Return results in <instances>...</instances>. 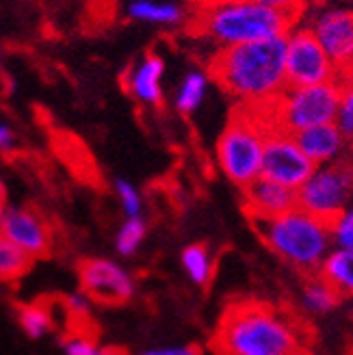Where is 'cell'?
<instances>
[{"mask_svg":"<svg viewBox=\"0 0 353 355\" xmlns=\"http://www.w3.org/2000/svg\"><path fill=\"white\" fill-rule=\"evenodd\" d=\"M213 351L217 355H308V336L286 310L241 299L223 310Z\"/></svg>","mask_w":353,"mask_h":355,"instance_id":"1","label":"cell"},{"mask_svg":"<svg viewBox=\"0 0 353 355\" xmlns=\"http://www.w3.org/2000/svg\"><path fill=\"white\" fill-rule=\"evenodd\" d=\"M213 76L241 106L267 111L286 92V35L275 40L221 48Z\"/></svg>","mask_w":353,"mask_h":355,"instance_id":"2","label":"cell"},{"mask_svg":"<svg viewBox=\"0 0 353 355\" xmlns=\"http://www.w3.org/2000/svg\"><path fill=\"white\" fill-rule=\"evenodd\" d=\"M295 20L262 0H206L196 17L200 35L219 50L284 37Z\"/></svg>","mask_w":353,"mask_h":355,"instance_id":"3","label":"cell"},{"mask_svg":"<svg viewBox=\"0 0 353 355\" xmlns=\"http://www.w3.org/2000/svg\"><path fill=\"white\" fill-rule=\"evenodd\" d=\"M252 223L269 250L299 271L321 269L332 252L329 223L299 206L271 219H252Z\"/></svg>","mask_w":353,"mask_h":355,"instance_id":"4","label":"cell"},{"mask_svg":"<svg viewBox=\"0 0 353 355\" xmlns=\"http://www.w3.org/2000/svg\"><path fill=\"white\" fill-rule=\"evenodd\" d=\"M269 123L260 111L241 109L217 141V165L223 175L236 187L245 189L262 175L264 141H267Z\"/></svg>","mask_w":353,"mask_h":355,"instance_id":"5","label":"cell"},{"mask_svg":"<svg viewBox=\"0 0 353 355\" xmlns=\"http://www.w3.org/2000/svg\"><path fill=\"white\" fill-rule=\"evenodd\" d=\"M341 102V78L304 85V87H286L267 111H260L269 128L284 130L289 135H297L321 123H334L338 115Z\"/></svg>","mask_w":353,"mask_h":355,"instance_id":"6","label":"cell"},{"mask_svg":"<svg viewBox=\"0 0 353 355\" xmlns=\"http://www.w3.org/2000/svg\"><path fill=\"white\" fill-rule=\"evenodd\" d=\"M353 204V165L336 161L314 167L308 180L297 189V206L323 221H334Z\"/></svg>","mask_w":353,"mask_h":355,"instance_id":"7","label":"cell"},{"mask_svg":"<svg viewBox=\"0 0 353 355\" xmlns=\"http://www.w3.org/2000/svg\"><path fill=\"white\" fill-rule=\"evenodd\" d=\"M286 78L291 87L338 80V69L325 55L308 26H293L286 33Z\"/></svg>","mask_w":353,"mask_h":355,"instance_id":"8","label":"cell"},{"mask_svg":"<svg viewBox=\"0 0 353 355\" xmlns=\"http://www.w3.org/2000/svg\"><path fill=\"white\" fill-rule=\"evenodd\" d=\"M312 171H314V163L299 148L295 135L269 128L267 141H264L262 175L297 191L308 180Z\"/></svg>","mask_w":353,"mask_h":355,"instance_id":"9","label":"cell"},{"mask_svg":"<svg viewBox=\"0 0 353 355\" xmlns=\"http://www.w3.org/2000/svg\"><path fill=\"white\" fill-rule=\"evenodd\" d=\"M80 288L92 301L121 306L135 295V279L123 266L109 258H87L78 266Z\"/></svg>","mask_w":353,"mask_h":355,"instance_id":"10","label":"cell"},{"mask_svg":"<svg viewBox=\"0 0 353 355\" xmlns=\"http://www.w3.org/2000/svg\"><path fill=\"white\" fill-rule=\"evenodd\" d=\"M316 42L332 59L338 76L353 74V11L349 9H321L308 24Z\"/></svg>","mask_w":353,"mask_h":355,"instance_id":"11","label":"cell"},{"mask_svg":"<svg viewBox=\"0 0 353 355\" xmlns=\"http://www.w3.org/2000/svg\"><path fill=\"white\" fill-rule=\"evenodd\" d=\"M11 243H15L33 260L46 258L52 250V230L37 210L24 206H7L3 230Z\"/></svg>","mask_w":353,"mask_h":355,"instance_id":"12","label":"cell"},{"mask_svg":"<svg viewBox=\"0 0 353 355\" xmlns=\"http://www.w3.org/2000/svg\"><path fill=\"white\" fill-rule=\"evenodd\" d=\"M119 13L126 22L163 31L184 28L196 17L191 0H119Z\"/></svg>","mask_w":353,"mask_h":355,"instance_id":"13","label":"cell"},{"mask_svg":"<svg viewBox=\"0 0 353 355\" xmlns=\"http://www.w3.org/2000/svg\"><path fill=\"white\" fill-rule=\"evenodd\" d=\"M165 59L158 52H146L123 74L126 94L135 102L156 109V106L163 104L165 98Z\"/></svg>","mask_w":353,"mask_h":355,"instance_id":"14","label":"cell"},{"mask_svg":"<svg viewBox=\"0 0 353 355\" xmlns=\"http://www.w3.org/2000/svg\"><path fill=\"white\" fill-rule=\"evenodd\" d=\"M243 202L252 219H271L297 206V191L260 175L243 189Z\"/></svg>","mask_w":353,"mask_h":355,"instance_id":"15","label":"cell"},{"mask_svg":"<svg viewBox=\"0 0 353 355\" xmlns=\"http://www.w3.org/2000/svg\"><path fill=\"white\" fill-rule=\"evenodd\" d=\"M295 141L314 163V167L343 161V156L347 152V144H349V139L336 126V121L321 123V126H312L308 130L297 132Z\"/></svg>","mask_w":353,"mask_h":355,"instance_id":"16","label":"cell"},{"mask_svg":"<svg viewBox=\"0 0 353 355\" xmlns=\"http://www.w3.org/2000/svg\"><path fill=\"white\" fill-rule=\"evenodd\" d=\"M210 94V74L206 69L191 67L173 89V109L180 115H196Z\"/></svg>","mask_w":353,"mask_h":355,"instance_id":"17","label":"cell"},{"mask_svg":"<svg viewBox=\"0 0 353 355\" xmlns=\"http://www.w3.org/2000/svg\"><path fill=\"white\" fill-rule=\"evenodd\" d=\"M321 277L341 297H353V252L334 247L321 264Z\"/></svg>","mask_w":353,"mask_h":355,"instance_id":"18","label":"cell"},{"mask_svg":"<svg viewBox=\"0 0 353 355\" xmlns=\"http://www.w3.org/2000/svg\"><path fill=\"white\" fill-rule=\"evenodd\" d=\"M17 325L24 331L28 340H42L55 329V318L46 304L33 301V304H20L15 310Z\"/></svg>","mask_w":353,"mask_h":355,"instance_id":"19","label":"cell"},{"mask_svg":"<svg viewBox=\"0 0 353 355\" xmlns=\"http://www.w3.org/2000/svg\"><path fill=\"white\" fill-rule=\"evenodd\" d=\"M33 262L26 252L0 232V282H17L31 271Z\"/></svg>","mask_w":353,"mask_h":355,"instance_id":"20","label":"cell"},{"mask_svg":"<svg viewBox=\"0 0 353 355\" xmlns=\"http://www.w3.org/2000/svg\"><path fill=\"white\" fill-rule=\"evenodd\" d=\"M182 269L187 273V277L198 284V286H206L215 273V262H213V254L208 252V247L204 245H189L182 250L180 256Z\"/></svg>","mask_w":353,"mask_h":355,"instance_id":"21","label":"cell"},{"mask_svg":"<svg viewBox=\"0 0 353 355\" xmlns=\"http://www.w3.org/2000/svg\"><path fill=\"white\" fill-rule=\"evenodd\" d=\"M338 299H341V295L334 291L321 275L310 279L302 293L304 310L310 314H325V312L334 310L338 304Z\"/></svg>","mask_w":353,"mask_h":355,"instance_id":"22","label":"cell"},{"mask_svg":"<svg viewBox=\"0 0 353 355\" xmlns=\"http://www.w3.org/2000/svg\"><path fill=\"white\" fill-rule=\"evenodd\" d=\"M146 236H148V225L144 217L126 219L115 234V252L121 258H130L139 252V247L144 245Z\"/></svg>","mask_w":353,"mask_h":355,"instance_id":"23","label":"cell"},{"mask_svg":"<svg viewBox=\"0 0 353 355\" xmlns=\"http://www.w3.org/2000/svg\"><path fill=\"white\" fill-rule=\"evenodd\" d=\"M113 189H115V195H117V202H119V208L123 212V217L135 219V217L144 215V198H141V191L130 180L117 178Z\"/></svg>","mask_w":353,"mask_h":355,"instance_id":"24","label":"cell"},{"mask_svg":"<svg viewBox=\"0 0 353 355\" xmlns=\"http://www.w3.org/2000/svg\"><path fill=\"white\" fill-rule=\"evenodd\" d=\"M336 126L343 135L353 141V74L341 78V102H338V115Z\"/></svg>","mask_w":353,"mask_h":355,"instance_id":"25","label":"cell"},{"mask_svg":"<svg viewBox=\"0 0 353 355\" xmlns=\"http://www.w3.org/2000/svg\"><path fill=\"white\" fill-rule=\"evenodd\" d=\"M329 230L334 247L353 252V204L345 208L334 221H329Z\"/></svg>","mask_w":353,"mask_h":355,"instance_id":"26","label":"cell"},{"mask_svg":"<svg viewBox=\"0 0 353 355\" xmlns=\"http://www.w3.org/2000/svg\"><path fill=\"white\" fill-rule=\"evenodd\" d=\"M59 345L63 355H113V351L102 349L87 336H67V338H61Z\"/></svg>","mask_w":353,"mask_h":355,"instance_id":"27","label":"cell"},{"mask_svg":"<svg viewBox=\"0 0 353 355\" xmlns=\"http://www.w3.org/2000/svg\"><path fill=\"white\" fill-rule=\"evenodd\" d=\"M65 310L72 314V316H78V318H85L89 316L92 312V297L87 293H72L65 297Z\"/></svg>","mask_w":353,"mask_h":355,"instance_id":"28","label":"cell"},{"mask_svg":"<svg viewBox=\"0 0 353 355\" xmlns=\"http://www.w3.org/2000/svg\"><path fill=\"white\" fill-rule=\"evenodd\" d=\"M139 355H202V349L196 345H182V347H158V349H148Z\"/></svg>","mask_w":353,"mask_h":355,"instance_id":"29","label":"cell"},{"mask_svg":"<svg viewBox=\"0 0 353 355\" xmlns=\"http://www.w3.org/2000/svg\"><path fill=\"white\" fill-rule=\"evenodd\" d=\"M17 146V135L7 121H0V154H11Z\"/></svg>","mask_w":353,"mask_h":355,"instance_id":"30","label":"cell"},{"mask_svg":"<svg viewBox=\"0 0 353 355\" xmlns=\"http://www.w3.org/2000/svg\"><path fill=\"white\" fill-rule=\"evenodd\" d=\"M264 5H269L282 13H289V15H295L299 17V13H302V5L304 0H262Z\"/></svg>","mask_w":353,"mask_h":355,"instance_id":"31","label":"cell"},{"mask_svg":"<svg viewBox=\"0 0 353 355\" xmlns=\"http://www.w3.org/2000/svg\"><path fill=\"white\" fill-rule=\"evenodd\" d=\"M7 200V184L3 180V175H0V202H5Z\"/></svg>","mask_w":353,"mask_h":355,"instance_id":"32","label":"cell"},{"mask_svg":"<svg viewBox=\"0 0 353 355\" xmlns=\"http://www.w3.org/2000/svg\"><path fill=\"white\" fill-rule=\"evenodd\" d=\"M5 215H7V204L0 202V230H3V223H5Z\"/></svg>","mask_w":353,"mask_h":355,"instance_id":"33","label":"cell"},{"mask_svg":"<svg viewBox=\"0 0 353 355\" xmlns=\"http://www.w3.org/2000/svg\"><path fill=\"white\" fill-rule=\"evenodd\" d=\"M3 61H5V55H3V48H0V72H3Z\"/></svg>","mask_w":353,"mask_h":355,"instance_id":"34","label":"cell"}]
</instances>
